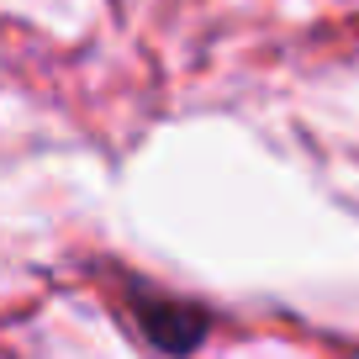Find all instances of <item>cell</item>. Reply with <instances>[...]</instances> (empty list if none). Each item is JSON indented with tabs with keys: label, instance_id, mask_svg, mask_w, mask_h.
<instances>
[{
	"label": "cell",
	"instance_id": "cell-1",
	"mask_svg": "<svg viewBox=\"0 0 359 359\" xmlns=\"http://www.w3.org/2000/svg\"><path fill=\"white\" fill-rule=\"evenodd\" d=\"M133 312H137V327L148 333V344L164 348V354H191L206 338V327H212V317H206L201 306L169 302V296H148V291H137Z\"/></svg>",
	"mask_w": 359,
	"mask_h": 359
}]
</instances>
